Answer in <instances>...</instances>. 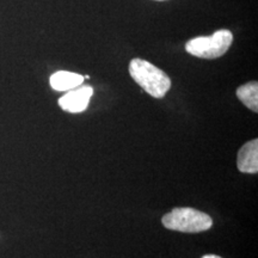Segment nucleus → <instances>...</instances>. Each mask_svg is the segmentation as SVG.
<instances>
[{
    "label": "nucleus",
    "instance_id": "1",
    "mask_svg": "<svg viewBox=\"0 0 258 258\" xmlns=\"http://www.w3.org/2000/svg\"><path fill=\"white\" fill-rule=\"evenodd\" d=\"M129 73L134 82L154 98H163L171 88V80L165 72L143 59H133Z\"/></svg>",
    "mask_w": 258,
    "mask_h": 258
},
{
    "label": "nucleus",
    "instance_id": "2",
    "mask_svg": "<svg viewBox=\"0 0 258 258\" xmlns=\"http://www.w3.org/2000/svg\"><path fill=\"white\" fill-rule=\"evenodd\" d=\"M161 222L167 230L184 233H199L207 231L213 225L212 218L208 214L189 207L172 209L164 215Z\"/></svg>",
    "mask_w": 258,
    "mask_h": 258
},
{
    "label": "nucleus",
    "instance_id": "3",
    "mask_svg": "<svg viewBox=\"0 0 258 258\" xmlns=\"http://www.w3.org/2000/svg\"><path fill=\"white\" fill-rule=\"evenodd\" d=\"M233 42V34L227 29L215 31L211 36H200L186 42L189 54L201 59H217L224 55Z\"/></svg>",
    "mask_w": 258,
    "mask_h": 258
},
{
    "label": "nucleus",
    "instance_id": "4",
    "mask_svg": "<svg viewBox=\"0 0 258 258\" xmlns=\"http://www.w3.org/2000/svg\"><path fill=\"white\" fill-rule=\"evenodd\" d=\"M93 95L91 86H78V88L70 90L66 95L59 99V105L62 110L72 114L83 112L88 108L90 99Z\"/></svg>",
    "mask_w": 258,
    "mask_h": 258
},
{
    "label": "nucleus",
    "instance_id": "5",
    "mask_svg": "<svg viewBox=\"0 0 258 258\" xmlns=\"http://www.w3.org/2000/svg\"><path fill=\"white\" fill-rule=\"evenodd\" d=\"M238 170L243 173L258 172V139L249 141L241 146L237 158Z\"/></svg>",
    "mask_w": 258,
    "mask_h": 258
},
{
    "label": "nucleus",
    "instance_id": "6",
    "mask_svg": "<svg viewBox=\"0 0 258 258\" xmlns=\"http://www.w3.org/2000/svg\"><path fill=\"white\" fill-rule=\"evenodd\" d=\"M83 82V76L67 71H59L50 77V86L55 91H70L82 85Z\"/></svg>",
    "mask_w": 258,
    "mask_h": 258
},
{
    "label": "nucleus",
    "instance_id": "7",
    "mask_svg": "<svg viewBox=\"0 0 258 258\" xmlns=\"http://www.w3.org/2000/svg\"><path fill=\"white\" fill-rule=\"evenodd\" d=\"M237 97L253 112L258 111V83L250 82L241 85L237 90Z\"/></svg>",
    "mask_w": 258,
    "mask_h": 258
},
{
    "label": "nucleus",
    "instance_id": "8",
    "mask_svg": "<svg viewBox=\"0 0 258 258\" xmlns=\"http://www.w3.org/2000/svg\"><path fill=\"white\" fill-rule=\"evenodd\" d=\"M202 258H221L220 256H217V254H206Z\"/></svg>",
    "mask_w": 258,
    "mask_h": 258
},
{
    "label": "nucleus",
    "instance_id": "9",
    "mask_svg": "<svg viewBox=\"0 0 258 258\" xmlns=\"http://www.w3.org/2000/svg\"><path fill=\"white\" fill-rule=\"evenodd\" d=\"M159 2H163V0H159Z\"/></svg>",
    "mask_w": 258,
    "mask_h": 258
}]
</instances>
